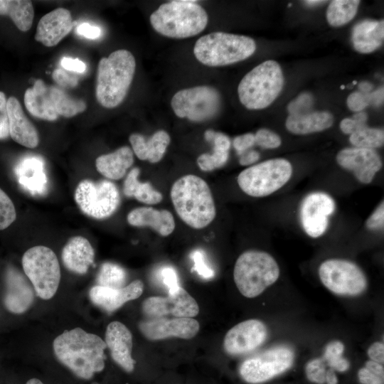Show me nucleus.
I'll use <instances>...</instances> for the list:
<instances>
[{
	"label": "nucleus",
	"instance_id": "nucleus-31",
	"mask_svg": "<svg viewBox=\"0 0 384 384\" xmlns=\"http://www.w3.org/2000/svg\"><path fill=\"white\" fill-rule=\"evenodd\" d=\"M204 138L213 143V149L211 154L204 153L198 157V167L203 171H211L223 166L229 157L230 138L224 133L212 129L204 132Z\"/></svg>",
	"mask_w": 384,
	"mask_h": 384
},
{
	"label": "nucleus",
	"instance_id": "nucleus-30",
	"mask_svg": "<svg viewBox=\"0 0 384 384\" xmlns=\"http://www.w3.org/2000/svg\"><path fill=\"white\" fill-rule=\"evenodd\" d=\"M24 104L35 117L48 121H54L58 117L50 97L49 87L41 80H37L32 87L26 90Z\"/></svg>",
	"mask_w": 384,
	"mask_h": 384
},
{
	"label": "nucleus",
	"instance_id": "nucleus-3",
	"mask_svg": "<svg viewBox=\"0 0 384 384\" xmlns=\"http://www.w3.org/2000/svg\"><path fill=\"white\" fill-rule=\"evenodd\" d=\"M136 69L132 53L119 49L99 61L96 82V97L104 107L111 109L124 100Z\"/></svg>",
	"mask_w": 384,
	"mask_h": 384
},
{
	"label": "nucleus",
	"instance_id": "nucleus-9",
	"mask_svg": "<svg viewBox=\"0 0 384 384\" xmlns=\"http://www.w3.org/2000/svg\"><path fill=\"white\" fill-rule=\"evenodd\" d=\"M22 266L38 297L47 300L55 295L60 281V268L50 248L43 245L29 248L22 257Z\"/></svg>",
	"mask_w": 384,
	"mask_h": 384
},
{
	"label": "nucleus",
	"instance_id": "nucleus-18",
	"mask_svg": "<svg viewBox=\"0 0 384 384\" xmlns=\"http://www.w3.org/2000/svg\"><path fill=\"white\" fill-rule=\"evenodd\" d=\"M139 330L149 340L156 341L168 337L189 339L199 331L198 322L193 318L149 319L139 324Z\"/></svg>",
	"mask_w": 384,
	"mask_h": 384
},
{
	"label": "nucleus",
	"instance_id": "nucleus-53",
	"mask_svg": "<svg viewBox=\"0 0 384 384\" xmlns=\"http://www.w3.org/2000/svg\"><path fill=\"white\" fill-rule=\"evenodd\" d=\"M60 65L67 70L82 73L86 70V65L78 58L64 57L60 60Z\"/></svg>",
	"mask_w": 384,
	"mask_h": 384
},
{
	"label": "nucleus",
	"instance_id": "nucleus-55",
	"mask_svg": "<svg viewBox=\"0 0 384 384\" xmlns=\"http://www.w3.org/2000/svg\"><path fill=\"white\" fill-rule=\"evenodd\" d=\"M368 355L371 361L379 363L384 361V345L381 342L373 343L368 349Z\"/></svg>",
	"mask_w": 384,
	"mask_h": 384
},
{
	"label": "nucleus",
	"instance_id": "nucleus-38",
	"mask_svg": "<svg viewBox=\"0 0 384 384\" xmlns=\"http://www.w3.org/2000/svg\"><path fill=\"white\" fill-rule=\"evenodd\" d=\"M349 141L355 147L375 149L383 145L384 132L366 126L351 134Z\"/></svg>",
	"mask_w": 384,
	"mask_h": 384
},
{
	"label": "nucleus",
	"instance_id": "nucleus-13",
	"mask_svg": "<svg viewBox=\"0 0 384 384\" xmlns=\"http://www.w3.org/2000/svg\"><path fill=\"white\" fill-rule=\"evenodd\" d=\"M294 358L293 351L287 346L271 348L243 361L240 374L249 383H263L289 369Z\"/></svg>",
	"mask_w": 384,
	"mask_h": 384
},
{
	"label": "nucleus",
	"instance_id": "nucleus-39",
	"mask_svg": "<svg viewBox=\"0 0 384 384\" xmlns=\"http://www.w3.org/2000/svg\"><path fill=\"white\" fill-rule=\"evenodd\" d=\"M344 346L339 341H331L326 346L324 358L331 368L339 372L348 369L349 363L342 356Z\"/></svg>",
	"mask_w": 384,
	"mask_h": 384
},
{
	"label": "nucleus",
	"instance_id": "nucleus-59",
	"mask_svg": "<svg viewBox=\"0 0 384 384\" xmlns=\"http://www.w3.org/2000/svg\"><path fill=\"white\" fill-rule=\"evenodd\" d=\"M325 382L327 384H337L338 380L333 368H330L326 372Z\"/></svg>",
	"mask_w": 384,
	"mask_h": 384
},
{
	"label": "nucleus",
	"instance_id": "nucleus-16",
	"mask_svg": "<svg viewBox=\"0 0 384 384\" xmlns=\"http://www.w3.org/2000/svg\"><path fill=\"white\" fill-rule=\"evenodd\" d=\"M267 336L265 324L255 319L242 321L231 328L225 334L224 349L230 355L247 353L262 345Z\"/></svg>",
	"mask_w": 384,
	"mask_h": 384
},
{
	"label": "nucleus",
	"instance_id": "nucleus-48",
	"mask_svg": "<svg viewBox=\"0 0 384 384\" xmlns=\"http://www.w3.org/2000/svg\"><path fill=\"white\" fill-rule=\"evenodd\" d=\"M368 93L354 92L347 98L348 107L353 112H358L363 111L369 105Z\"/></svg>",
	"mask_w": 384,
	"mask_h": 384
},
{
	"label": "nucleus",
	"instance_id": "nucleus-41",
	"mask_svg": "<svg viewBox=\"0 0 384 384\" xmlns=\"http://www.w3.org/2000/svg\"><path fill=\"white\" fill-rule=\"evenodd\" d=\"M191 258L193 261V271L203 279H212L215 272L214 270L208 265L206 260V255L203 250L196 249L191 253Z\"/></svg>",
	"mask_w": 384,
	"mask_h": 384
},
{
	"label": "nucleus",
	"instance_id": "nucleus-19",
	"mask_svg": "<svg viewBox=\"0 0 384 384\" xmlns=\"http://www.w3.org/2000/svg\"><path fill=\"white\" fill-rule=\"evenodd\" d=\"M34 300L33 287L24 276L14 267H9L6 273V292L3 302L11 313L20 314L26 312Z\"/></svg>",
	"mask_w": 384,
	"mask_h": 384
},
{
	"label": "nucleus",
	"instance_id": "nucleus-12",
	"mask_svg": "<svg viewBox=\"0 0 384 384\" xmlns=\"http://www.w3.org/2000/svg\"><path fill=\"white\" fill-rule=\"evenodd\" d=\"M322 284L331 292L340 295H357L366 288L367 279L355 263L341 259L324 261L319 267Z\"/></svg>",
	"mask_w": 384,
	"mask_h": 384
},
{
	"label": "nucleus",
	"instance_id": "nucleus-29",
	"mask_svg": "<svg viewBox=\"0 0 384 384\" xmlns=\"http://www.w3.org/2000/svg\"><path fill=\"white\" fill-rule=\"evenodd\" d=\"M334 123L333 115L327 111L310 110L304 112L289 114L285 126L295 134H308L330 128Z\"/></svg>",
	"mask_w": 384,
	"mask_h": 384
},
{
	"label": "nucleus",
	"instance_id": "nucleus-7",
	"mask_svg": "<svg viewBox=\"0 0 384 384\" xmlns=\"http://www.w3.org/2000/svg\"><path fill=\"white\" fill-rule=\"evenodd\" d=\"M279 277V267L269 253L247 250L237 259L233 278L239 292L245 297L254 298L273 284Z\"/></svg>",
	"mask_w": 384,
	"mask_h": 384
},
{
	"label": "nucleus",
	"instance_id": "nucleus-36",
	"mask_svg": "<svg viewBox=\"0 0 384 384\" xmlns=\"http://www.w3.org/2000/svg\"><path fill=\"white\" fill-rule=\"evenodd\" d=\"M49 94L55 110L58 115L71 117L84 112L87 107L86 103L83 100L73 98L57 87H50Z\"/></svg>",
	"mask_w": 384,
	"mask_h": 384
},
{
	"label": "nucleus",
	"instance_id": "nucleus-37",
	"mask_svg": "<svg viewBox=\"0 0 384 384\" xmlns=\"http://www.w3.org/2000/svg\"><path fill=\"white\" fill-rule=\"evenodd\" d=\"M127 272L120 265L113 262H105L100 267L97 277V285L110 287L122 288L125 286Z\"/></svg>",
	"mask_w": 384,
	"mask_h": 384
},
{
	"label": "nucleus",
	"instance_id": "nucleus-56",
	"mask_svg": "<svg viewBox=\"0 0 384 384\" xmlns=\"http://www.w3.org/2000/svg\"><path fill=\"white\" fill-rule=\"evenodd\" d=\"M383 87H380L376 90L371 91L368 93V98L369 101V105L374 107H379L383 103L384 96Z\"/></svg>",
	"mask_w": 384,
	"mask_h": 384
},
{
	"label": "nucleus",
	"instance_id": "nucleus-14",
	"mask_svg": "<svg viewBox=\"0 0 384 384\" xmlns=\"http://www.w3.org/2000/svg\"><path fill=\"white\" fill-rule=\"evenodd\" d=\"M335 208L334 199L326 193L314 192L307 195L300 207V220L304 232L313 238L321 236Z\"/></svg>",
	"mask_w": 384,
	"mask_h": 384
},
{
	"label": "nucleus",
	"instance_id": "nucleus-26",
	"mask_svg": "<svg viewBox=\"0 0 384 384\" xmlns=\"http://www.w3.org/2000/svg\"><path fill=\"white\" fill-rule=\"evenodd\" d=\"M95 252L85 238L75 236L69 240L62 251V260L70 271L79 274H85L93 263Z\"/></svg>",
	"mask_w": 384,
	"mask_h": 384
},
{
	"label": "nucleus",
	"instance_id": "nucleus-50",
	"mask_svg": "<svg viewBox=\"0 0 384 384\" xmlns=\"http://www.w3.org/2000/svg\"><path fill=\"white\" fill-rule=\"evenodd\" d=\"M255 144V134L252 133H246L237 136L233 141V146L240 156Z\"/></svg>",
	"mask_w": 384,
	"mask_h": 384
},
{
	"label": "nucleus",
	"instance_id": "nucleus-24",
	"mask_svg": "<svg viewBox=\"0 0 384 384\" xmlns=\"http://www.w3.org/2000/svg\"><path fill=\"white\" fill-rule=\"evenodd\" d=\"M9 136L18 144L28 148H35L39 143L38 133L32 122L25 115L22 107L15 97L7 100Z\"/></svg>",
	"mask_w": 384,
	"mask_h": 384
},
{
	"label": "nucleus",
	"instance_id": "nucleus-32",
	"mask_svg": "<svg viewBox=\"0 0 384 384\" xmlns=\"http://www.w3.org/2000/svg\"><path fill=\"white\" fill-rule=\"evenodd\" d=\"M134 163L133 151L124 146L114 152L98 156L95 161L98 172L108 179L119 180Z\"/></svg>",
	"mask_w": 384,
	"mask_h": 384
},
{
	"label": "nucleus",
	"instance_id": "nucleus-17",
	"mask_svg": "<svg viewBox=\"0 0 384 384\" xmlns=\"http://www.w3.org/2000/svg\"><path fill=\"white\" fill-rule=\"evenodd\" d=\"M338 164L353 172L362 183H370L381 169L383 163L375 149L348 147L340 150L336 156Z\"/></svg>",
	"mask_w": 384,
	"mask_h": 384
},
{
	"label": "nucleus",
	"instance_id": "nucleus-1",
	"mask_svg": "<svg viewBox=\"0 0 384 384\" xmlns=\"http://www.w3.org/2000/svg\"><path fill=\"white\" fill-rule=\"evenodd\" d=\"M53 348L58 361L80 378L89 380L105 368V342L81 328L65 330L54 339Z\"/></svg>",
	"mask_w": 384,
	"mask_h": 384
},
{
	"label": "nucleus",
	"instance_id": "nucleus-28",
	"mask_svg": "<svg viewBox=\"0 0 384 384\" xmlns=\"http://www.w3.org/2000/svg\"><path fill=\"white\" fill-rule=\"evenodd\" d=\"M383 20H363L356 23L352 30L353 46L361 53L375 51L383 45Z\"/></svg>",
	"mask_w": 384,
	"mask_h": 384
},
{
	"label": "nucleus",
	"instance_id": "nucleus-51",
	"mask_svg": "<svg viewBox=\"0 0 384 384\" xmlns=\"http://www.w3.org/2000/svg\"><path fill=\"white\" fill-rule=\"evenodd\" d=\"M53 78L57 84L63 87H75L78 85V79L65 70L57 68L53 72Z\"/></svg>",
	"mask_w": 384,
	"mask_h": 384
},
{
	"label": "nucleus",
	"instance_id": "nucleus-8",
	"mask_svg": "<svg viewBox=\"0 0 384 384\" xmlns=\"http://www.w3.org/2000/svg\"><path fill=\"white\" fill-rule=\"evenodd\" d=\"M292 174L291 163L282 158L272 159L242 171L237 178L240 189L252 197L267 196L284 186Z\"/></svg>",
	"mask_w": 384,
	"mask_h": 384
},
{
	"label": "nucleus",
	"instance_id": "nucleus-54",
	"mask_svg": "<svg viewBox=\"0 0 384 384\" xmlns=\"http://www.w3.org/2000/svg\"><path fill=\"white\" fill-rule=\"evenodd\" d=\"M358 376L362 384H383V378L375 375L366 368L358 371Z\"/></svg>",
	"mask_w": 384,
	"mask_h": 384
},
{
	"label": "nucleus",
	"instance_id": "nucleus-61",
	"mask_svg": "<svg viewBox=\"0 0 384 384\" xmlns=\"http://www.w3.org/2000/svg\"><path fill=\"white\" fill-rule=\"evenodd\" d=\"M303 2H304V4H306L307 6H319L320 4H322L325 3L326 1H319V0H311V1L308 0V1H304Z\"/></svg>",
	"mask_w": 384,
	"mask_h": 384
},
{
	"label": "nucleus",
	"instance_id": "nucleus-40",
	"mask_svg": "<svg viewBox=\"0 0 384 384\" xmlns=\"http://www.w3.org/2000/svg\"><path fill=\"white\" fill-rule=\"evenodd\" d=\"M16 218V213L12 201L0 188V230L8 228Z\"/></svg>",
	"mask_w": 384,
	"mask_h": 384
},
{
	"label": "nucleus",
	"instance_id": "nucleus-60",
	"mask_svg": "<svg viewBox=\"0 0 384 384\" xmlns=\"http://www.w3.org/2000/svg\"><path fill=\"white\" fill-rule=\"evenodd\" d=\"M373 85L369 82H361L358 85L360 92L362 93H369L371 92Z\"/></svg>",
	"mask_w": 384,
	"mask_h": 384
},
{
	"label": "nucleus",
	"instance_id": "nucleus-27",
	"mask_svg": "<svg viewBox=\"0 0 384 384\" xmlns=\"http://www.w3.org/2000/svg\"><path fill=\"white\" fill-rule=\"evenodd\" d=\"M129 139L137 158L152 164L161 160L171 141L169 134L164 130L156 131L149 138L134 133Z\"/></svg>",
	"mask_w": 384,
	"mask_h": 384
},
{
	"label": "nucleus",
	"instance_id": "nucleus-15",
	"mask_svg": "<svg viewBox=\"0 0 384 384\" xmlns=\"http://www.w3.org/2000/svg\"><path fill=\"white\" fill-rule=\"evenodd\" d=\"M144 314L150 319L171 314L175 317L193 318L199 311L196 301L181 287L166 297H150L142 304Z\"/></svg>",
	"mask_w": 384,
	"mask_h": 384
},
{
	"label": "nucleus",
	"instance_id": "nucleus-35",
	"mask_svg": "<svg viewBox=\"0 0 384 384\" xmlns=\"http://www.w3.org/2000/svg\"><path fill=\"white\" fill-rule=\"evenodd\" d=\"M359 4L358 0L331 1L326 11L328 23L334 27L346 24L356 16Z\"/></svg>",
	"mask_w": 384,
	"mask_h": 384
},
{
	"label": "nucleus",
	"instance_id": "nucleus-44",
	"mask_svg": "<svg viewBox=\"0 0 384 384\" xmlns=\"http://www.w3.org/2000/svg\"><path fill=\"white\" fill-rule=\"evenodd\" d=\"M158 277L167 289L168 294L175 293L180 287L176 270L171 266H164L159 270Z\"/></svg>",
	"mask_w": 384,
	"mask_h": 384
},
{
	"label": "nucleus",
	"instance_id": "nucleus-2",
	"mask_svg": "<svg viewBox=\"0 0 384 384\" xmlns=\"http://www.w3.org/2000/svg\"><path fill=\"white\" fill-rule=\"evenodd\" d=\"M170 196L179 218L192 228H204L215 218V205L210 187L198 176L188 174L179 178L173 184Z\"/></svg>",
	"mask_w": 384,
	"mask_h": 384
},
{
	"label": "nucleus",
	"instance_id": "nucleus-46",
	"mask_svg": "<svg viewBox=\"0 0 384 384\" xmlns=\"http://www.w3.org/2000/svg\"><path fill=\"white\" fill-rule=\"evenodd\" d=\"M306 374L310 381L317 384L324 383L326 370L323 360L315 358L310 361L306 366Z\"/></svg>",
	"mask_w": 384,
	"mask_h": 384
},
{
	"label": "nucleus",
	"instance_id": "nucleus-58",
	"mask_svg": "<svg viewBox=\"0 0 384 384\" xmlns=\"http://www.w3.org/2000/svg\"><path fill=\"white\" fill-rule=\"evenodd\" d=\"M365 368L375 375L383 378L384 370L380 363L370 360L366 363Z\"/></svg>",
	"mask_w": 384,
	"mask_h": 384
},
{
	"label": "nucleus",
	"instance_id": "nucleus-52",
	"mask_svg": "<svg viewBox=\"0 0 384 384\" xmlns=\"http://www.w3.org/2000/svg\"><path fill=\"white\" fill-rule=\"evenodd\" d=\"M76 33L89 39L98 38L102 31L99 26L91 25L88 23H82L80 24L75 29Z\"/></svg>",
	"mask_w": 384,
	"mask_h": 384
},
{
	"label": "nucleus",
	"instance_id": "nucleus-21",
	"mask_svg": "<svg viewBox=\"0 0 384 384\" xmlns=\"http://www.w3.org/2000/svg\"><path fill=\"white\" fill-rule=\"evenodd\" d=\"M73 26L70 12L68 9L58 8L40 19L35 39L45 46H54L70 33Z\"/></svg>",
	"mask_w": 384,
	"mask_h": 384
},
{
	"label": "nucleus",
	"instance_id": "nucleus-23",
	"mask_svg": "<svg viewBox=\"0 0 384 384\" xmlns=\"http://www.w3.org/2000/svg\"><path fill=\"white\" fill-rule=\"evenodd\" d=\"M105 343L114 361L127 372L134 368L132 357V335L129 329L119 321H112L107 326Z\"/></svg>",
	"mask_w": 384,
	"mask_h": 384
},
{
	"label": "nucleus",
	"instance_id": "nucleus-5",
	"mask_svg": "<svg viewBox=\"0 0 384 384\" xmlns=\"http://www.w3.org/2000/svg\"><path fill=\"white\" fill-rule=\"evenodd\" d=\"M255 50L256 43L250 37L217 31L200 37L194 45L193 54L201 63L219 67L242 61Z\"/></svg>",
	"mask_w": 384,
	"mask_h": 384
},
{
	"label": "nucleus",
	"instance_id": "nucleus-43",
	"mask_svg": "<svg viewBox=\"0 0 384 384\" xmlns=\"http://www.w3.org/2000/svg\"><path fill=\"white\" fill-rule=\"evenodd\" d=\"M255 144L262 149H276L281 145V138L275 132L265 128L260 129L255 134Z\"/></svg>",
	"mask_w": 384,
	"mask_h": 384
},
{
	"label": "nucleus",
	"instance_id": "nucleus-4",
	"mask_svg": "<svg viewBox=\"0 0 384 384\" xmlns=\"http://www.w3.org/2000/svg\"><path fill=\"white\" fill-rule=\"evenodd\" d=\"M196 1H171L160 5L150 16L151 27L161 36L186 38L201 33L208 22L206 10Z\"/></svg>",
	"mask_w": 384,
	"mask_h": 384
},
{
	"label": "nucleus",
	"instance_id": "nucleus-22",
	"mask_svg": "<svg viewBox=\"0 0 384 384\" xmlns=\"http://www.w3.org/2000/svg\"><path fill=\"white\" fill-rule=\"evenodd\" d=\"M21 187L33 196H43L48 191V177L43 158L36 155L23 156L15 167Z\"/></svg>",
	"mask_w": 384,
	"mask_h": 384
},
{
	"label": "nucleus",
	"instance_id": "nucleus-45",
	"mask_svg": "<svg viewBox=\"0 0 384 384\" xmlns=\"http://www.w3.org/2000/svg\"><path fill=\"white\" fill-rule=\"evenodd\" d=\"M314 97L309 92L299 94L287 106L289 114H298L312 110Z\"/></svg>",
	"mask_w": 384,
	"mask_h": 384
},
{
	"label": "nucleus",
	"instance_id": "nucleus-62",
	"mask_svg": "<svg viewBox=\"0 0 384 384\" xmlns=\"http://www.w3.org/2000/svg\"><path fill=\"white\" fill-rule=\"evenodd\" d=\"M26 384H44L39 379L31 378L27 381Z\"/></svg>",
	"mask_w": 384,
	"mask_h": 384
},
{
	"label": "nucleus",
	"instance_id": "nucleus-6",
	"mask_svg": "<svg viewBox=\"0 0 384 384\" xmlns=\"http://www.w3.org/2000/svg\"><path fill=\"white\" fill-rule=\"evenodd\" d=\"M283 85L279 65L273 60H266L242 78L238 87L239 100L247 109H264L275 100Z\"/></svg>",
	"mask_w": 384,
	"mask_h": 384
},
{
	"label": "nucleus",
	"instance_id": "nucleus-20",
	"mask_svg": "<svg viewBox=\"0 0 384 384\" xmlns=\"http://www.w3.org/2000/svg\"><path fill=\"white\" fill-rule=\"evenodd\" d=\"M143 289V282L139 279L117 289L95 285L90 289L89 297L95 305L111 313L124 303L139 297Z\"/></svg>",
	"mask_w": 384,
	"mask_h": 384
},
{
	"label": "nucleus",
	"instance_id": "nucleus-57",
	"mask_svg": "<svg viewBox=\"0 0 384 384\" xmlns=\"http://www.w3.org/2000/svg\"><path fill=\"white\" fill-rule=\"evenodd\" d=\"M239 163L242 166H247L255 163L260 159V154L255 150H247L240 155Z\"/></svg>",
	"mask_w": 384,
	"mask_h": 384
},
{
	"label": "nucleus",
	"instance_id": "nucleus-42",
	"mask_svg": "<svg viewBox=\"0 0 384 384\" xmlns=\"http://www.w3.org/2000/svg\"><path fill=\"white\" fill-rule=\"evenodd\" d=\"M368 114L365 112H356L352 117H347L340 122V129L346 134H352L367 126Z\"/></svg>",
	"mask_w": 384,
	"mask_h": 384
},
{
	"label": "nucleus",
	"instance_id": "nucleus-25",
	"mask_svg": "<svg viewBox=\"0 0 384 384\" xmlns=\"http://www.w3.org/2000/svg\"><path fill=\"white\" fill-rule=\"evenodd\" d=\"M129 225L134 227H149L162 236H168L175 229L173 215L167 210L151 207H139L131 210L127 217Z\"/></svg>",
	"mask_w": 384,
	"mask_h": 384
},
{
	"label": "nucleus",
	"instance_id": "nucleus-49",
	"mask_svg": "<svg viewBox=\"0 0 384 384\" xmlns=\"http://www.w3.org/2000/svg\"><path fill=\"white\" fill-rule=\"evenodd\" d=\"M368 229L377 230L383 228L384 226V203L380 202L366 222Z\"/></svg>",
	"mask_w": 384,
	"mask_h": 384
},
{
	"label": "nucleus",
	"instance_id": "nucleus-47",
	"mask_svg": "<svg viewBox=\"0 0 384 384\" xmlns=\"http://www.w3.org/2000/svg\"><path fill=\"white\" fill-rule=\"evenodd\" d=\"M9 136L7 99L5 94L0 91V140L6 139Z\"/></svg>",
	"mask_w": 384,
	"mask_h": 384
},
{
	"label": "nucleus",
	"instance_id": "nucleus-34",
	"mask_svg": "<svg viewBox=\"0 0 384 384\" xmlns=\"http://www.w3.org/2000/svg\"><path fill=\"white\" fill-rule=\"evenodd\" d=\"M0 15L9 16L21 31H28L33 23V4L25 0H0Z\"/></svg>",
	"mask_w": 384,
	"mask_h": 384
},
{
	"label": "nucleus",
	"instance_id": "nucleus-33",
	"mask_svg": "<svg viewBox=\"0 0 384 384\" xmlns=\"http://www.w3.org/2000/svg\"><path fill=\"white\" fill-rule=\"evenodd\" d=\"M140 170L135 167L127 174L123 186V193L127 197H133L139 202L146 204H156L160 203L162 194L154 187L149 182H140L138 179Z\"/></svg>",
	"mask_w": 384,
	"mask_h": 384
},
{
	"label": "nucleus",
	"instance_id": "nucleus-11",
	"mask_svg": "<svg viewBox=\"0 0 384 384\" xmlns=\"http://www.w3.org/2000/svg\"><path fill=\"white\" fill-rule=\"evenodd\" d=\"M75 200L85 215L103 219L116 211L119 205L120 196L117 186L110 181L95 182L86 179L77 186Z\"/></svg>",
	"mask_w": 384,
	"mask_h": 384
},
{
	"label": "nucleus",
	"instance_id": "nucleus-10",
	"mask_svg": "<svg viewBox=\"0 0 384 384\" xmlns=\"http://www.w3.org/2000/svg\"><path fill=\"white\" fill-rule=\"evenodd\" d=\"M171 106L179 118L201 122L214 118L220 112L221 97L218 91L208 85L185 88L176 92Z\"/></svg>",
	"mask_w": 384,
	"mask_h": 384
}]
</instances>
